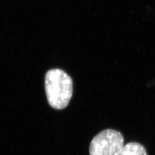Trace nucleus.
Instances as JSON below:
<instances>
[{"label": "nucleus", "instance_id": "nucleus-2", "mask_svg": "<svg viewBox=\"0 0 155 155\" xmlns=\"http://www.w3.org/2000/svg\"><path fill=\"white\" fill-rule=\"evenodd\" d=\"M124 147L122 134L113 129H106L91 141L90 155H121Z\"/></svg>", "mask_w": 155, "mask_h": 155}, {"label": "nucleus", "instance_id": "nucleus-3", "mask_svg": "<svg viewBox=\"0 0 155 155\" xmlns=\"http://www.w3.org/2000/svg\"><path fill=\"white\" fill-rule=\"evenodd\" d=\"M121 155H147V152L143 145L132 142L124 147Z\"/></svg>", "mask_w": 155, "mask_h": 155}, {"label": "nucleus", "instance_id": "nucleus-1", "mask_svg": "<svg viewBox=\"0 0 155 155\" xmlns=\"http://www.w3.org/2000/svg\"><path fill=\"white\" fill-rule=\"evenodd\" d=\"M45 89L50 105L56 109H63L72 97V79L61 69L50 70L45 77Z\"/></svg>", "mask_w": 155, "mask_h": 155}]
</instances>
